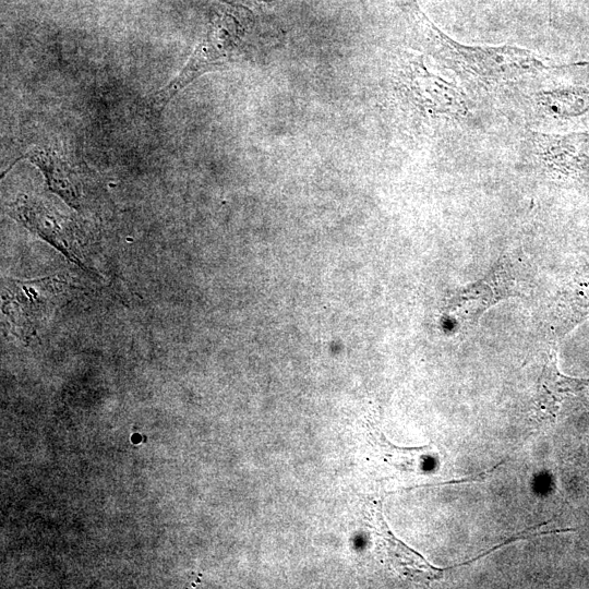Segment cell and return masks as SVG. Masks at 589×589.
Here are the masks:
<instances>
[{"mask_svg":"<svg viewBox=\"0 0 589 589\" xmlns=\"http://www.w3.org/2000/svg\"><path fill=\"white\" fill-rule=\"evenodd\" d=\"M423 26L434 48L470 76L485 83H503L536 75L549 67L541 56L515 46H469L460 44L422 15Z\"/></svg>","mask_w":589,"mask_h":589,"instance_id":"1","label":"cell"},{"mask_svg":"<svg viewBox=\"0 0 589 589\" xmlns=\"http://www.w3.org/2000/svg\"><path fill=\"white\" fill-rule=\"evenodd\" d=\"M250 27V13L242 7L218 4L207 32L185 67L167 86L154 95L152 109L161 110L184 86L204 72L221 68L237 58Z\"/></svg>","mask_w":589,"mask_h":589,"instance_id":"2","label":"cell"},{"mask_svg":"<svg viewBox=\"0 0 589 589\" xmlns=\"http://www.w3.org/2000/svg\"><path fill=\"white\" fill-rule=\"evenodd\" d=\"M65 286L59 276L27 281L3 279L2 311L14 334L22 339H29L53 311Z\"/></svg>","mask_w":589,"mask_h":589,"instance_id":"3","label":"cell"},{"mask_svg":"<svg viewBox=\"0 0 589 589\" xmlns=\"http://www.w3.org/2000/svg\"><path fill=\"white\" fill-rule=\"evenodd\" d=\"M11 214L29 230L62 252L70 261L84 266L79 256V237L71 219L39 197L20 195L11 205Z\"/></svg>","mask_w":589,"mask_h":589,"instance_id":"4","label":"cell"},{"mask_svg":"<svg viewBox=\"0 0 589 589\" xmlns=\"http://www.w3.org/2000/svg\"><path fill=\"white\" fill-rule=\"evenodd\" d=\"M368 526L376 537L377 546L398 574L414 581L429 582L440 578L444 569L429 564L418 552L398 540L383 517L382 502L372 501L365 507Z\"/></svg>","mask_w":589,"mask_h":589,"instance_id":"5","label":"cell"},{"mask_svg":"<svg viewBox=\"0 0 589 589\" xmlns=\"http://www.w3.org/2000/svg\"><path fill=\"white\" fill-rule=\"evenodd\" d=\"M532 137L536 151L548 168L574 173L589 166V132L533 133Z\"/></svg>","mask_w":589,"mask_h":589,"instance_id":"6","label":"cell"},{"mask_svg":"<svg viewBox=\"0 0 589 589\" xmlns=\"http://www.w3.org/2000/svg\"><path fill=\"white\" fill-rule=\"evenodd\" d=\"M540 406L549 413L556 414L565 402L579 404L584 400L589 406V380L564 376L556 368V361L550 360L539 381Z\"/></svg>","mask_w":589,"mask_h":589,"instance_id":"7","label":"cell"},{"mask_svg":"<svg viewBox=\"0 0 589 589\" xmlns=\"http://www.w3.org/2000/svg\"><path fill=\"white\" fill-rule=\"evenodd\" d=\"M44 173L48 188L60 195L70 206H80V194L72 169L57 153L33 148L26 155Z\"/></svg>","mask_w":589,"mask_h":589,"instance_id":"8","label":"cell"},{"mask_svg":"<svg viewBox=\"0 0 589 589\" xmlns=\"http://www.w3.org/2000/svg\"><path fill=\"white\" fill-rule=\"evenodd\" d=\"M369 437L381 457L401 471L419 472L425 458L432 453L431 445L398 447L388 442L375 425H370Z\"/></svg>","mask_w":589,"mask_h":589,"instance_id":"9","label":"cell"},{"mask_svg":"<svg viewBox=\"0 0 589 589\" xmlns=\"http://www.w3.org/2000/svg\"><path fill=\"white\" fill-rule=\"evenodd\" d=\"M538 105L554 116H570L584 112L589 106L586 93L570 89L545 91L538 95Z\"/></svg>","mask_w":589,"mask_h":589,"instance_id":"10","label":"cell"},{"mask_svg":"<svg viewBox=\"0 0 589 589\" xmlns=\"http://www.w3.org/2000/svg\"><path fill=\"white\" fill-rule=\"evenodd\" d=\"M132 440H133V442L137 443V442H140L141 437H140L139 434H136V435H133Z\"/></svg>","mask_w":589,"mask_h":589,"instance_id":"11","label":"cell"}]
</instances>
